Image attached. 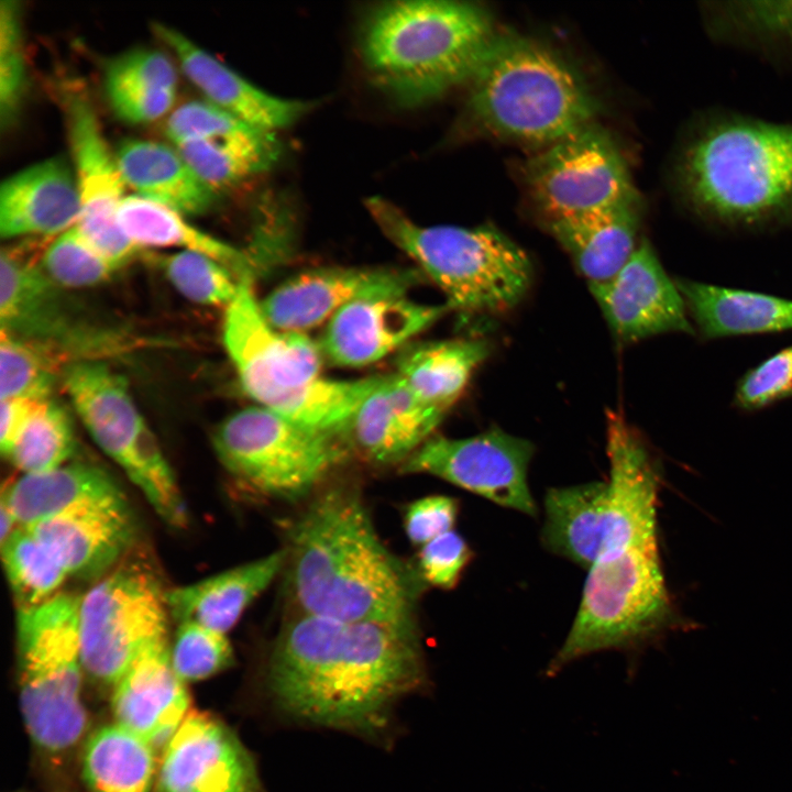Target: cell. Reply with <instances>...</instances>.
<instances>
[{
    "instance_id": "cell-1",
    "label": "cell",
    "mask_w": 792,
    "mask_h": 792,
    "mask_svg": "<svg viewBox=\"0 0 792 792\" xmlns=\"http://www.w3.org/2000/svg\"><path fill=\"white\" fill-rule=\"evenodd\" d=\"M270 689L276 705L300 721L375 734L393 704L425 685L413 619L344 623L304 614L273 649Z\"/></svg>"
},
{
    "instance_id": "cell-26",
    "label": "cell",
    "mask_w": 792,
    "mask_h": 792,
    "mask_svg": "<svg viewBox=\"0 0 792 792\" xmlns=\"http://www.w3.org/2000/svg\"><path fill=\"white\" fill-rule=\"evenodd\" d=\"M638 195L592 213L547 221L551 235L588 284L612 278L638 246Z\"/></svg>"
},
{
    "instance_id": "cell-5",
    "label": "cell",
    "mask_w": 792,
    "mask_h": 792,
    "mask_svg": "<svg viewBox=\"0 0 792 792\" xmlns=\"http://www.w3.org/2000/svg\"><path fill=\"white\" fill-rule=\"evenodd\" d=\"M222 342L242 388L258 406L329 433L340 435L385 378L322 377L319 344L305 333L271 327L254 297L252 280L241 282L226 307Z\"/></svg>"
},
{
    "instance_id": "cell-44",
    "label": "cell",
    "mask_w": 792,
    "mask_h": 792,
    "mask_svg": "<svg viewBox=\"0 0 792 792\" xmlns=\"http://www.w3.org/2000/svg\"><path fill=\"white\" fill-rule=\"evenodd\" d=\"M254 128L208 100H193L174 109L165 123V134L174 145L193 140H210L243 133Z\"/></svg>"
},
{
    "instance_id": "cell-45",
    "label": "cell",
    "mask_w": 792,
    "mask_h": 792,
    "mask_svg": "<svg viewBox=\"0 0 792 792\" xmlns=\"http://www.w3.org/2000/svg\"><path fill=\"white\" fill-rule=\"evenodd\" d=\"M792 396V345L748 372L736 391V403L756 409Z\"/></svg>"
},
{
    "instance_id": "cell-41",
    "label": "cell",
    "mask_w": 792,
    "mask_h": 792,
    "mask_svg": "<svg viewBox=\"0 0 792 792\" xmlns=\"http://www.w3.org/2000/svg\"><path fill=\"white\" fill-rule=\"evenodd\" d=\"M174 671L184 682L204 680L227 669L233 651L226 634L193 622L179 623L170 647Z\"/></svg>"
},
{
    "instance_id": "cell-50",
    "label": "cell",
    "mask_w": 792,
    "mask_h": 792,
    "mask_svg": "<svg viewBox=\"0 0 792 792\" xmlns=\"http://www.w3.org/2000/svg\"><path fill=\"white\" fill-rule=\"evenodd\" d=\"M40 402L26 398L1 399L0 449L4 457L10 453L18 436Z\"/></svg>"
},
{
    "instance_id": "cell-2",
    "label": "cell",
    "mask_w": 792,
    "mask_h": 792,
    "mask_svg": "<svg viewBox=\"0 0 792 792\" xmlns=\"http://www.w3.org/2000/svg\"><path fill=\"white\" fill-rule=\"evenodd\" d=\"M606 451L609 504L603 548L548 676L579 658L635 645L660 628L670 612L657 542V470L625 419L607 425Z\"/></svg>"
},
{
    "instance_id": "cell-3",
    "label": "cell",
    "mask_w": 792,
    "mask_h": 792,
    "mask_svg": "<svg viewBox=\"0 0 792 792\" xmlns=\"http://www.w3.org/2000/svg\"><path fill=\"white\" fill-rule=\"evenodd\" d=\"M292 562L304 614L344 623L411 619L405 570L352 493L333 490L308 507L292 530Z\"/></svg>"
},
{
    "instance_id": "cell-8",
    "label": "cell",
    "mask_w": 792,
    "mask_h": 792,
    "mask_svg": "<svg viewBox=\"0 0 792 792\" xmlns=\"http://www.w3.org/2000/svg\"><path fill=\"white\" fill-rule=\"evenodd\" d=\"M683 178L691 198L728 220L773 213L792 196V127L717 124L689 148Z\"/></svg>"
},
{
    "instance_id": "cell-20",
    "label": "cell",
    "mask_w": 792,
    "mask_h": 792,
    "mask_svg": "<svg viewBox=\"0 0 792 792\" xmlns=\"http://www.w3.org/2000/svg\"><path fill=\"white\" fill-rule=\"evenodd\" d=\"M416 272L382 267H319L297 274L272 290L260 309L278 331L301 332L328 322L350 301L377 294H407Z\"/></svg>"
},
{
    "instance_id": "cell-40",
    "label": "cell",
    "mask_w": 792,
    "mask_h": 792,
    "mask_svg": "<svg viewBox=\"0 0 792 792\" xmlns=\"http://www.w3.org/2000/svg\"><path fill=\"white\" fill-rule=\"evenodd\" d=\"M41 266L63 288L95 286L119 270L88 244L76 226L51 242L43 252Z\"/></svg>"
},
{
    "instance_id": "cell-10",
    "label": "cell",
    "mask_w": 792,
    "mask_h": 792,
    "mask_svg": "<svg viewBox=\"0 0 792 792\" xmlns=\"http://www.w3.org/2000/svg\"><path fill=\"white\" fill-rule=\"evenodd\" d=\"M64 387L82 425L167 525L184 528L185 501L158 441L139 411L125 378L97 360L65 366Z\"/></svg>"
},
{
    "instance_id": "cell-27",
    "label": "cell",
    "mask_w": 792,
    "mask_h": 792,
    "mask_svg": "<svg viewBox=\"0 0 792 792\" xmlns=\"http://www.w3.org/2000/svg\"><path fill=\"white\" fill-rule=\"evenodd\" d=\"M285 551L229 569L207 579L168 590L169 615L226 634L280 570Z\"/></svg>"
},
{
    "instance_id": "cell-51",
    "label": "cell",
    "mask_w": 792,
    "mask_h": 792,
    "mask_svg": "<svg viewBox=\"0 0 792 792\" xmlns=\"http://www.w3.org/2000/svg\"><path fill=\"white\" fill-rule=\"evenodd\" d=\"M0 543L7 540L19 527V522L7 502H0Z\"/></svg>"
},
{
    "instance_id": "cell-4",
    "label": "cell",
    "mask_w": 792,
    "mask_h": 792,
    "mask_svg": "<svg viewBox=\"0 0 792 792\" xmlns=\"http://www.w3.org/2000/svg\"><path fill=\"white\" fill-rule=\"evenodd\" d=\"M495 35L491 15L474 3L391 1L364 16L359 47L374 85L417 107L470 81Z\"/></svg>"
},
{
    "instance_id": "cell-32",
    "label": "cell",
    "mask_w": 792,
    "mask_h": 792,
    "mask_svg": "<svg viewBox=\"0 0 792 792\" xmlns=\"http://www.w3.org/2000/svg\"><path fill=\"white\" fill-rule=\"evenodd\" d=\"M490 353L482 339L424 342L403 351L395 373L422 402L448 413Z\"/></svg>"
},
{
    "instance_id": "cell-25",
    "label": "cell",
    "mask_w": 792,
    "mask_h": 792,
    "mask_svg": "<svg viewBox=\"0 0 792 792\" xmlns=\"http://www.w3.org/2000/svg\"><path fill=\"white\" fill-rule=\"evenodd\" d=\"M163 641L141 654L116 684L112 708L119 725L165 749L186 718L189 696Z\"/></svg>"
},
{
    "instance_id": "cell-11",
    "label": "cell",
    "mask_w": 792,
    "mask_h": 792,
    "mask_svg": "<svg viewBox=\"0 0 792 792\" xmlns=\"http://www.w3.org/2000/svg\"><path fill=\"white\" fill-rule=\"evenodd\" d=\"M339 435L298 424L262 406L226 418L212 435L215 451L237 482L262 495L296 499L341 457Z\"/></svg>"
},
{
    "instance_id": "cell-46",
    "label": "cell",
    "mask_w": 792,
    "mask_h": 792,
    "mask_svg": "<svg viewBox=\"0 0 792 792\" xmlns=\"http://www.w3.org/2000/svg\"><path fill=\"white\" fill-rule=\"evenodd\" d=\"M471 556L466 541L451 530L421 547L420 572L431 585L450 590L458 583Z\"/></svg>"
},
{
    "instance_id": "cell-43",
    "label": "cell",
    "mask_w": 792,
    "mask_h": 792,
    "mask_svg": "<svg viewBox=\"0 0 792 792\" xmlns=\"http://www.w3.org/2000/svg\"><path fill=\"white\" fill-rule=\"evenodd\" d=\"M172 59L153 48H134L111 58L105 68V88L175 89Z\"/></svg>"
},
{
    "instance_id": "cell-33",
    "label": "cell",
    "mask_w": 792,
    "mask_h": 792,
    "mask_svg": "<svg viewBox=\"0 0 792 792\" xmlns=\"http://www.w3.org/2000/svg\"><path fill=\"white\" fill-rule=\"evenodd\" d=\"M120 492L119 485L102 468L68 462L47 472L23 474L3 488L1 497L19 525L29 527L84 501Z\"/></svg>"
},
{
    "instance_id": "cell-39",
    "label": "cell",
    "mask_w": 792,
    "mask_h": 792,
    "mask_svg": "<svg viewBox=\"0 0 792 792\" xmlns=\"http://www.w3.org/2000/svg\"><path fill=\"white\" fill-rule=\"evenodd\" d=\"M157 263L174 288L199 305L227 307L240 288L241 282L230 270L200 253L178 251L161 256Z\"/></svg>"
},
{
    "instance_id": "cell-7",
    "label": "cell",
    "mask_w": 792,
    "mask_h": 792,
    "mask_svg": "<svg viewBox=\"0 0 792 792\" xmlns=\"http://www.w3.org/2000/svg\"><path fill=\"white\" fill-rule=\"evenodd\" d=\"M367 211L384 235L444 294L449 309L503 314L527 295L534 268L527 253L492 226H420L374 196Z\"/></svg>"
},
{
    "instance_id": "cell-17",
    "label": "cell",
    "mask_w": 792,
    "mask_h": 792,
    "mask_svg": "<svg viewBox=\"0 0 792 792\" xmlns=\"http://www.w3.org/2000/svg\"><path fill=\"white\" fill-rule=\"evenodd\" d=\"M156 792H262L255 763L235 734L205 713L186 716L160 762Z\"/></svg>"
},
{
    "instance_id": "cell-19",
    "label": "cell",
    "mask_w": 792,
    "mask_h": 792,
    "mask_svg": "<svg viewBox=\"0 0 792 792\" xmlns=\"http://www.w3.org/2000/svg\"><path fill=\"white\" fill-rule=\"evenodd\" d=\"M68 576L101 579L132 551L138 521L122 492L84 501L29 526Z\"/></svg>"
},
{
    "instance_id": "cell-15",
    "label": "cell",
    "mask_w": 792,
    "mask_h": 792,
    "mask_svg": "<svg viewBox=\"0 0 792 792\" xmlns=\"http://www.w3.org/2000/svg\"><path fill=\"white\" fill-rule=\"evenodd\" d=\"M61 97L80 204L75 226L91 248L120 268L141 251L118 221L125 182L87 95L64 87Z\"/></svg>"
},
{
    "instance_id": "cell-49",
    "label": "cell",
    "mask_w": 792,
    "mask_h": 792,
    "mask_svg": "<svg viewBox=\"0 0 792 792\" xmlns=\"http://www.w3.org/2000/svg\"><path fill=\"white\" fill-rule=\"evenodd\" d=\"M736 11L758 30L792 35V1L740 2Z\"/></svg>"
},
{
    "instance_id": "cell-38",
    "label": "cell",
    "mask_w": 792,
    "mask_h": 792,
    "mask_svg": "<svg viewBox=\"0 0 792 792\" xmlns=\"http://www.w3.org/2000/svg\"><path fill=\"white\" fill-rule=\"evenodd\" d=\"M50 351L1 331L0 396L44 400L51 397L61 370Z\"/></svg>"
},
{
    "instance_id": "cell-28",
    "label": "cell",
    "mask_w": 792,
    "mask_h": 792,
    "mask_svg": "<svg viewBox=\"0 0 792 792\" xmlns=\"http://www.w3.org/2000/svg\"><path fill=\"white\" fill-rule=\"evenodd\" d=\"M114 154L125 185L184 217L208 211L218 198L175 146L129 138L118 144Z\"/></svg>"
},
{
    "instance_id": "cell-42",
    "label": "cell",
    "mask_w": 792,
    "mask_h": 792,
    "mask_svg": "<svg viewBox=\"0 0 792 792\" xmlns=\"http://www.w3.org/2000/svg\"><path fill=\"white\" fill-rule=\"evenodd\" d=\"M19 2H0V123H14L23 99L26 70Z\"/></svg>"
},
{
    "instance_id": "cell-13",
    "label": "cell",
    "mask_w": 792,
    "mask_h": 792,
    "mask_svg": "<svg viewBox=\"0 0 792 792\" xmlns=\"http://www.w3.org/2000/svg\"><path fill=\"white\" fill-rule=\"evenodd\" d=\"M524 175L547 221L592 213L638 195L617 143L594 123L531 157Z\"/></svg>"
},
{
    "instance_id": "cell-30",
    "label": "cell",
    "mask_w": 792,
    "mask_h": 792,
    "mask_svg": "<svg viewBox=\"0 0 792 792\" xmlns=\"http://www.w3.org/2000/svg\"><path fill=\"white\" fill-rule=\"evenodd\" d=\"M608 504L607 482L550 488L544 497V546L590 569L603 548Z\"/></svg>"
},
{
    "instance_id": "cell-16",
    "label": "cell",
    "mask_w": 792,
    "mask_h": 792,
    "mask_svg": "<svg viewBox=\"0 0 792 792\" xmlns=\"http://www.w3.org/2000/svg\"><path fill=\"white\" fill-rule=\"evenodd\" d=\"M535 448L526 439L498 428L452 439L430 437L404 464V473L438 476L503 507L529 516L537 506L528 485Z\"/></svg>"
},
{
    "instance_id": "cell-37",
    "label": "cell",
    "mask_w": 792,
    "mask_h": 792,
    "mask_svg": "<svg viewBox=\"0 0 792 792\" xmlns=\"http://www.w3.org/2000/svg\"><path fill=\"white\" fill-rule=\"evenodd\" d=\"M75 450L68 411L47 398L37 404L7 458L23 474H35L68 463Z\"/></svg>"
},
{
    "instance_id": "cell-14",
    "label": "cell",
    "mask_w": 792,
    "mask_h": 792,
    "mask_svg": "<svg viewBox=\"0 0 792 792\" xmlns=\"http://www.w3.org/2000/svg\"><path fill=\"white\" fill-rule=\"evenodd\" d=\"M37 264L14 248L0 257L1 331L36 344L58 359L121 351L125 340L94 323Z\"/></svg>"
},
{
    "instance_id": "cell-6",
    "label": "cell",
    "mask_w": 792,
    "mask_h": 792,
    "mask_svg": "<svg viewBox=\"0 0 792 792\" xmlns=\"http://www.w3.org/2000/svg\"><path fill=\"white\" fill-rule=\"evenodd\" d=\"M469 82L477 124L520 143L551 145L593 123L598 109L565 61L519 35L496 34Z\"/></svg>"
},
{
    "instance_id": "cell-36",
    "label": "cell",
    "mask_w": 792,
    "mask_h": 792,
    "mask_svg": "<svg viewBox=\"0 0 792 792\" xmlns=\"http://www.w3.org/2000/svg\"><path fill=\"white\" fill-rule=\"evenodd\" d=\"M1 557L18 609L52 598L68 578L56 557L24 526L1 543Z\"/></svg>"
},
{
    "instance_id": "cell-22",
    "label": "cell",
    "mask_w": 792,
    "mask_h": 792,
    "mask_svg": "<svg viewBox=\"0 0 792 792\" xmlns=\"http://www.w3.org/2000/svg\"><path fill=\"white\" fill-rule=\"evenodd\" d=\"M446 414L422 402L394 373L385 375L363 400L340 436L371 461L406 460L431 437Z\"/></svg>"
},
{
    "instance_id": "cell-31",
    "label": "cell",
    "mask_w": 792,
    "mask_h": 792,
    "mask_svg": "<svg viewBox=\"0 0 792 792\" xmlns=\"http://www.w3.org/2000/svg\"><path fill=\"white\" fill-rule=\"evenodd\" d=\"M125 234L140 248H179L207 255L240 280H253L255 264L233 245L194 227L176 211L139 195L125 196L118 210Z\"/></svg>"
},
{
    "instance_id": "cell-23",
    "label": "cell",
    "mask_w": 792,
    "mask_h": 792,
    "mask_svg": "<svg viewBox=\"0 0 792 792\" xmlns=\"http://www.w3.org/2000/svg\"><path fill=\"white\" fill-rule=\"evenodd\" d=\"M151 28L176 54L186 76L208 101L254 128L275 132L296 122L312 107L308 101L263 91L167 24L156 21Z\"/></svg>"
},
{
    "instance_id": "cell-29",
    "label": "cell",
    "mask_w": 792,
    "mask_h": 792,
    "mask_svg": "<svg viewBox=\"0 0 792 792\" xmlns=\"http://www.w3.org/2000/svg\"><path fill=\"white\" fill-rule=\"evenodd\" d=\"M706 338L792 330V300L691 280H676Z\"/></svg>"
},
{
    "instance_id": "cell-21",
    "label": "cell",
    "mask_w": 792,
    "mask_h": 792,
    "mask_svg": "<svg viewBox=\"0 0 792 792\" xmlns=\"http://www.w3.org/2000/svg\"><path fill=\"white\" fill-rule=\"evenodd\" d=\"M448 309L446 304L426 305L406 294L360 297L327 322L319 346L333 365L365 366L403 346Z\"/></svg>"
},
{
    "instance_id": "cell-9",
    "label": "cell",
    "mask_w": 792,
    "mask_h": 792,
    "mask_svg": "<svg viewBox=\"0 0 792 792\" xmlns=\"http://www.w3.org/2000/svg\"><path fill=\"white\" fill-rule=\"evenodd\" d=\"M79 601L59 592L16 613L21 712L31 738L48 752L74 746L87 726L80 700Z\"/></svg>"
},
{
    "instance_id": "cell-34",
    "label": "cell",
    "mask_w": 792,
    "mask_h": 792,
    "mask_svg": "<svg viewBox=\"0 0 792 792\" xmlns=\"http://www.w3.org/2000/svg\"><path fill=\"white\" fill-rule=\"evenodd\" d=\"M174 146L217 194L266 172L280 154L275 133L261 129L219 139L186 141Z\"/></svg>"
},
{
    "instance_id": "cell-48",
    "label": "cell",
    "mask_w": 792,
    "mask_h": 792,
    "mask_svg": "<svg viewBox=\"0 0 792 792\" xmlns=\"http://www.w3.org/2000/svg\"><path fill=\"white\" fill-rule=\"evenodd\" d=\"M106 92L116 114L130 123L156 120L175 101V89L110 88Z\"/></svg>"
},
{
    "instance_id": "cell-35",
    "label": "cell",
    "mask_w": 792,
    "mask_h": 792,
    "mask_svg": "<svg viewBox=\"0 0 792 792\" xmlns=\"http://www.w3.org/2000/svg\"><path fill=\"white\" fill-rule=\"evenodd\" d=\"M155 749L143 737L116 724L89 738L82 777L90 792H152Z\"/></svg>"
},
{
    "instance_id": "cell-12",
    "label": "cell",
    "mask_w": 792,
    "mask_h": 792,
    "mask_svg": "<svg viewBox=\"0 0 792 792\" xmlns=\"http://www.w3.org/2000/svg\"><path fill=\"white\" fill-rule=\"evenodd\" d=\"M167 592L150 563L128 556L80 596L81 661L91 678L116 685L141 654L168 640Z\"/></svg>"
},
{
    "instance_id": "cell-18",
    "label": "cell",
    "mask_w": 792,
    "mask_h": 792,
    "mask_svg": "<svg viewBox=\"0 0 792 792\" xmlns=\"http://www.w3.org/2000/svg\"><path fill=\"white\" fill-rule=\"evenodd\" d=\"M610 330L623 343L668 332L691 334L686 304L667 275L652 246L641 240L625 265L609 279L590 284Z\"/></svg>"
},
{
    "instance_id": "cell-24",
    "label": "cell",
    "mask_w": 792,
    "mask_h": 792,
    "mask_svg": "<svg viewBox=\"0 0 792 792\" xmlns=\"http://www.w3.org/2000/svg\"><path fill=\"white\" fill-rule=\"evenodd\" d=\"M80 212L73 166L53 156L7 177L0 187L3 239L58 235L76 224Z\"/></svg>"
},
{
    "instance_id": "cell-47",
    "label": "cell",
    "mask_w": 792,
    "mask_h": 792,
    "mask_svg": "<svg viewBox=\"0 0 792 792\" xmlns=\"http://www.w3.org/2000/svg\"><path fill=\"white\" fill-rule=\"evenodd\" d=\"M458 515V503L444 495H433L411 503L405 514V530L416 546H425L452 530Z\"/></svg>"
}]
</instances>
